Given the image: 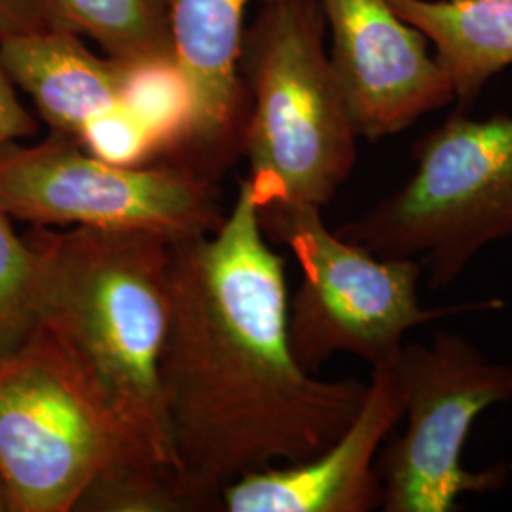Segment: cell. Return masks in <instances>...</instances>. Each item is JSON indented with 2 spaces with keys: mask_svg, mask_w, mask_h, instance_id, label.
Returning <instances> with one entry per match:
<instances>
[{
  "mask_svg": "<svg viewBox=\"0 0 512 512\" xmlns=\"http://www.w3.org/2000/svg\"><path fill=\"white\" fill-rule=\"evenodd\" d=\"M160 385L181 471L217 492L319 454L365 401V382L317 380L294 359L285 258L247 179L213 234L171 245Z\"/></svg>",
  "mask_w": 512,
  "mask_h": 512,
  "instance_id": "cell-1",
  "label": "cell"
},
{
  "mask_svg": "<svg viewBox=\"0 0 512 512\" xmlns=\"http://www.w3.org/2000/svg\"><path fill=\"white\" fill-rule=\"evenodd\" d=\"M35 317L156 461L181 471L160 359L169 323L171 241L124 230L33 226Z\"/></svg>",
  "mask_w": 512,
  "mask_h": 512,
  "instance_id": "cell-2",
  "label": "cell"
},
{
  "mask_svg": "<svg viewBox=\"0 0 512 512\" xmlns=\"http://www.w3.org/2000/svg\"><path fill=\"white\" fill-rule=\"evenodd\" d=\"M319 0L266 2L243 44L241 152L258 209L323 211L348 181L359 135L325 48Z\"/></svg>",
  "mask_w": 512,
  "mask_h": 512,
  "instance_id": "cell-3",
  "label": "cell"
},
{
  "mask_svg": "<svg viewBox=\"0 0 512 512\" xmlns=\"http://www.w3.org/2000/svg\"><path fill=\"white\" fill-rule=\"evenodd\" d=\"M414 162L397 192L338 234L374 255L421 258L429 287L442 289L512 236V114H452L416 143Z\"/></svg>",
  "mask_w": 512,
  "mask_h": 512,
  "instance_id": "cell-4",
  "label": "cell"
},
{
  "mask_svg": "<svg viewBox=\"0 0 512 512\" xmlns=\"http://www.w3.org/2000/svg\"><path fill=\"white\" fill-rule=\"evenodd\" d=\"M266 238L293 253L302 283L289 302L294 359L315 374L338 353L391 365L410 330L469 311L501 310L497 298L444 308L421 306L423 266L416 258H391L330 232L321 209H258Z\"/></svg>",
  "mask_w": 512,
  "mask_h": 512,
  "instance_id": "cell-5",
  "label": "cell"
},
{
  "mask_svg": "<svg viewBox=\"0 0 512 512\" xmlns=\"http://www.w3.org/2000/svg\"><path fill=\"white\" fill-rule=\"evenodd\" d=\"M141 459L156 461L42 327L0 355V475L14 512H73L95 476Z\"/></svg>",
  "mask_w": 512,
  "mask_h": 512,
  "instance_id": "cell-6",
  "label": "cell"
},
{
  "mask_svg": "<svg viewBox=\"0 0 512 512\" xmlns=\"http://www.w3.org/2000/svg\"><path fill=\"white\" fill-rule=\"evenodd\" d=\"M403 389L406 429L378 456L385 512L456 511L461 495L499 492L511 463L482 471L463 465V448L476 418L512 403V365L490 359L452 330L429 344H406L393 359Z\"/></svg>",
  "mask_w": 512,
  "mask_h": 512,
  "instance_id": "cell-7",
  "label": "cell"
},
{
  "mask_svg": "<svg viewBox=\"0 0 512 512\" xmlns=\"http://www.w3.org/2000/svg\"><path fill=\"white\" fill-rule=\"evenodd\" d=\"M0 211L33 226L145 232L171 243L213 234L226 217L217 186L192 165L109 164L57 135L0 147Z\"/></svg>",
  "mask_w": 512,
  "mask_h": 512,
  "instance_id": "cell-8",
  "label": "cell"
},
{
  "mask_svg": "<svg viewBox=\"0 0 512 512\" xmlns=\"http://www.w3.org/2000/svg\"><path fill=\"white\" fill-rule=\"evenodd\" d=\"M330 31L329 59L359 139L412 128L456 103L431 42L389 0H319Z\"/></svg>",
  "mask_w": 512,
  "mask_h": 512,
  "instance_id": "cell-9",
  "label": "cell"
},
{
  "mask_svg": "<svg viewBox=\"0 0 512 512\" xmlns=\"http://www.w3.org/2000/svg\"><path fill=\"white\" fill-rule=\"evenodd\" d=\"M404 418L401 382L374 366L365 401L348 429L311 458L239 476L220 492L228 512H368L382 509L378 456Z\"/></svg>",
  "mask_w": 512,
  "mask_h": 512,
  "instance_id": "cell-10",
  "label": "cell"
},
{
  "mask_svg": "<svg viewBox=\"0 0 512 512\" xmlns=\"http://www.w3.org/2000/svg\"><path fill=\"white\" fill-rule=\"evenodd\" d=\"M253 0H164L171 54L194 95V129L188 154L196 167L220 164L239 143L247 116V90L239 65L245 14ZM275 2V0H262Z\"/></svg>",
  "mask_w": 512,
  "mask_h": 512,
  "instance_id": "cell-11",
  "label": "cell"
},
{
  "mask_svg": "<svg viewBox=\"0 0 512 512\" xmlns=\"http://www.w3.org/2000/svg\"><path fill=\"white\" fill-rule=\"evenodd\" d=\"M0 65L57 137L76 141L95 118L122 107L124 63L95 54L71 31L48 27L4 38Z\"/></svg>",
  "mask_w": 512,
  "mask_h": 512,
  "instance_id": "cell-12",
  "label": "cell"
},
{
  "mask_svg": "<svg viewBox=\"0 0 512 512\" xmlns=\"http://www.w3.org/2000/svg\"><path fill=\"white\" fill-rule=\"evenodd\" d=\"M418 27L469 109L495 74L512 65V0H389Z\"/></svg>",
  "mask_w": 512,
  "mask_h": 512,
  "instance_id": "cell-13",
  "label": "cell"
},
{
  "mask_svg": "<svg viewBox=\"0 0 512 512\" xmlns=\"http://www.w3.org/2000/svg\"><path fill=\"white\" fill-rule=\"evenodd\" d=\"M50 27L95 40L105 54L129 63L171 54L164 0H38Z\"/></svg>",
  "mask_w": 512,
  "mask_h": 512,
  "instance_id": "cell-14",
  "label": "cell"
},
{
  "mask_svg": "<svg viewBox=\"0 0 512 512\" xmlns=\"http://www.w3.org/2000/svg\"><path fill=\"white\" fill-rule=\"evenodd\" d=\"M122 107L147 129L160 158L188 154L194 129V95L173 54L124 63Z\"/></svg>",
  "mask_w": 512,
  "mask_h": 512,
  "instance_id": "cell-15",
  "label": "cell"
},
{
  "mask_svg": "<svg viewBox=\"0 0 512 512\" xmlns=\"http://www.w3.org/2000/svg\"><path fill=\"white\" fill-rule=\"evenodd\" d=\"M219 505L220 492L152 459L129 461L95 476L74 511L188 512Z\"/></svg>",
  "mask_w": 512,
  "mask_h": 512,
  "instance_id": "cell-16",
  "label": "cell"
},
{
  "mask_svg": "<svg viewBox=\"0 0 512 512\" xmlns=\"http://www.w3.org/2000/svg\"><path fill=\"white\" fill-rule=\"evenodd\" d=\"M35 255L0 211V355L21 346L37 327Z\"/></svg>",
  "mask_w": 512,
  "mask_h": 512,
  "instance_id": "cell-17",
  "label": "cell"
},
{
  "mask_svg": "<svg viewBox=\"0 0 512 512\" xmlns=\"http://www.w3.org/2000/svg\"><path fill=\"white\" fill-rule=\"evenodd\" d=\"M76 143L109 164L147 165L162 162L150 133L124 107L95 118L82 129Z\"/></svg>",
  "mask_w": 512,
  "mask_h": 512,
  "instance_id": "cell-18",
  "label": "cell"
},
{
  "mask_svg": "<svg viewBox=\"0 0 512 512\" xmlns=\"http://www.w3.org/2000/svg\"><path fill=\"white\" fill-rule=\"evenodd\" d=\"M16 90L18 88L0 65V147L37 135V120L23 107Z\"/></svg>",
  "mask_w": 512,
  "mask_h": 512,
  "instance_id": "cell-19",
  "label": "cell"
},
{
  "mask_svg": "<svg viewBox=\"0 0 512 512\" xmlns=\"http://www.w3.org/2000/svg\"><path fill=\"white\" fill-rule=\"evenodd\" d=\"M48 27L38 0H0V40Z\"/></svg>",
  "mask_w": 512,
  "mask_h": 512,
  "instance_id": "cell-20",
  "label": "cell"
},
{
  "mask_svg": "<svg viewBox=\"0 0 512 512\" xmlns=\"http://www.w3.org/2000/svg\"><path fill=\"white\" fill-rule=\"evenodd\" d=\"M0 512H14L10 490H8V484L2 475H0Z\"/></svg>",
  "mask_w": 512,
  "mask_h": 512,
  "instance_id": "cell-21",
  "label": "cell"
}]
</instances>
